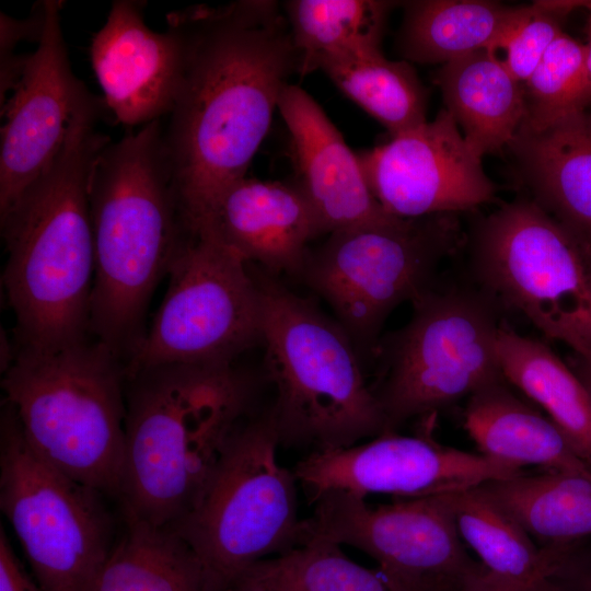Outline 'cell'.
Here are the masks:
<instances>
[{
    "instance_id": "cell-1",
    "label": "cell",
    "mask_w": 591,
    "mask_h": 591,
    "mask_svg": "<svg viewBox=\"0 0 591 591\" xmlns=\"http://www.w3.org/2000/svg\"><path fill=\"white\" fill-rule=\"evenodd\" d=\"M275 1L197 5L167 15L185 36L182 83L162 124L163 144L189 230L245 177L298 54Z\"/></svg>"
},
{
    "instance_id": "cell-2",
    "label": "cell",
    "mask_w": 591,
    "mask_h": 591,
    "mask_svg": "<svg viewBox=\"0 0 591 591\" xmlns=\"http://www.w3.org/2000/svg\"><path fill=\"white\" fill-rule=\"evenodd\" d=\"M254 395L255 382L234 363H164L126 374L123 517L179 524L252 414Z\"/></svg>"
},
{
    "instance_id": "cell-3",
    "label": "cell",
    "mask_w": 591,
    "mask_h": 591,
    "mask_svg": "<svg viewBox=\"0 0 591 591\" xmlns=\"http://www.w3.org/2000/svg\"><path fill=\"white\" fill-rule=\"evenodd\" d=\"M100 111L80 119L50 170L4 213L3 285L16 320L18 349L67 347L89 337L95 273L90 183L111 142Z\"/></svg>"
},
{
    "instance_id": "cell-4",
    "label": "cell",
    "mask_w": 591,
    "mask_h": 591,
    "mask_svg": "<svg viewBox=\"0 0 591 591\" xmlns=\"http://www.w3.org/2000/svg\"><path fill=\"white\" fill-rule=\"evenodd\" d=\"M90 213L95 255L90 334L126 364L147 332L151 297L188 233L162 119L101 151Z\"/></svg>"
},
{
    "instance_id": "cell-5",
    "label": "cell",
    "mask_w": 591,
    "mask_h": 591,
    "mask_svg": "<svg viewBox=\"0 0 591 591\" xmlns=\"http://www.w3.org/2000/svg\"><path fill=\"white\" fill-rule=\"evenodd\" d=\"M260 336L275 401L268 409L280 444L346 448L387 432L360 354L337 321L263 269Z\"/></svg>"
},
{
    "instance_id": "cell-6",
    "label": "cell",
    "mask_w": 591,
    "mask_h": 591,
    "mask_svg": "<svg viewBox=\"0 0 591 591\" xmlns=\"http://www.w3.org/2000/svg\"><path fill=\"white\" fill-rule=\"evenodd\" d=\"M4 401L53 467L118 499L125 459V363L92 336L55 350L18 349Z\"/></svg>"
},
{
    "instance_id": "cell-7",
    "label": "cell",
    "mask_w": 591,
    "mask_h": 591,
    "mask_svg": "<svg viewBox=\"0 0 591 591\" xmlns=\"http://www.w3.org/2000/svg\"><path fill=\"white\" fill-rule=\"evenodd\" d=\"M268 410L251 414L231 437L201 499L174 529L198 556L209 591H225L255 564L305 537L298 480L277 456Z\"/></svg>"
},
{
    "instance_id": "cell-8",
    "label": "cell",
    "mask_w": 591,
    "mask_h": 591,
    "mask_svg": "<svg viewBox=\"0 0 591 591\" xmlns=\"http://www.w3.org/2000/svg\"><path fill=\"white\" fill-rule=\"evenodd\" d=\"M478 288L572 351L591 349V251L530 198L479 219L470 236Z\"/></svg>"
},
{
    "instance_id": "cell-9",
    "label": "cell",
    "mask_w": 591,
    "mask_h": 591,
    "mask_svg": "<svg viewBox=\"0 0 591 591\" xmlns=\"http://www.w3.org/2000/svg\"><path fill=\"white\" fill-rule=\"evenodd\" d=\"M413 303L406 325L380 340L383 372L373 390L389 431L437 414L502 380L497 303L479 288L433 285Z\"/></svg>"
},
{
    "instance_id": "cell-10",
    "label": "cell",
    "mask_w": 591,
    "mask_h": 591,
    "mask_svg": "<svg viewBox=\"0 0 591 591\" xmlns=\"http://www.w3.org/2000/svg\"><path fill=\"white\" fill-rule=\"evenodd\" d=\"M300 275L332 308L360 356L375 354L395 308L434 285L440 263L461 242L456 213L390 216L329 233Z\"/></svg>"
},
{
    "instance_id": "cell-11",
    "label": "cell",
    "mask_w": 591,
    "mask_h": 591,
    "mask_svg": "<svg viewBox=\"0 0 591 591\" xmlns=\"http://www.w3.org/2000/svg\"><path fill=\"white\" fill-rule=\"evenodd\" d=\"M104 497L42 459L3 402L0 509L42 591L92 590L115 543Z\"/></svg>"
},
{
    "instance_id": "cell-12",
    "label": "cell",
    "mask_w": 591,
    "mask_h": 591,
    "mask_svg": "<svg viewBox=\"0 0 591 591\" xmlns=\"http://www.w3.org/2000/svg\"><path fill=\"white\" fill-rule=\"evenodd\" d=\"M165 297L126 374L164 363H233L259 341L260 292L248 264L211 231H189Z\"/></svg>"
},
{
    "instance_id": "cell-13",
    "label": "cell",
    "mask_w": 591,
    "mask_h": 591,
    "mask_svg": "<svg viewBox=\"0 0 591 591\" xmlns=\"http://www.w3.org/2000/svg\"><path fill=\"white\" fill-rule=\"evenodd\" d=\"M313 505L304 541L318 537L358 548L412 591H461L486 569L466 552L451 493L373 506L333 490Z\"/></svg>"
},
{
    "instance_id": "cell-14",
    "label": "cell",
    "mask_w": 591,
    "mask_h": 591,
    "mask_svg": "<svg viewBox=\"0 0 591 591\" xmlns=\"http://www.w3.org/2000/svg\"><path fill=\"white\" fill-rule=\"evenodd\" d=\"M437 414L421 417L415 434L395 431L346 448L313 450L292 470L313 503L341 490L361 497L386 494L401 499L443 495L510 478L523 470L462 451L432 436Z\"/></svg>"
},
{
    "instance_id": "cell-15",
    "label": "cell",
    "mask_w": 591,
    "mask_h": 591,
    "mask_svg": "<svg viewBox=\"0 0 591 591\" xmlns=\"http://www.w3.org/2000/svg\"><path fill=\"white\" fill-rule=\"evenodd\" d=\"M62 1H44L37 48L27 55L12 94L1 106L0 215L4 213L61 154L82 117L99 111L72 72L60 26Z\"/></svg>"
},
{
    "instance_id": "cell-16",
    "label": "cell",
    "mask_w": 591,
    "mask_h": 591,
    "mask_svg": "<svg viewBox=\"0 0 591 591\" xmlns=\"http://www.w3.org/2000/svg\"><path fill=\"white\" fill-rule=\"evenodd\" d=\"M358 157L374 198L397 218L457 213L495 199L483 158L445 108Z\"/></svg>"
},
{
    "instance_id": "cell-17",
    "label": "cell",
    "mask_w": 591,
    "mask_h": 591,
    "mask_svg": "<svg viewBox=\"0 0 591 591\" xmlns=\"http://www.w3.org/2000/svg\"><path fill=\"white\" fill-rule=\"evenodd\" d=\"M143 2L116 0L94 34L91 61L104 100L127 126L162 119L173 108L185 68L182 28L167 21L164 33L143 20Z\"/></svg>"
},
{
    "instance_id": "cell-18",
    "label": "cell",
    "mask_w": 591,
    "mask_h": 591,
    "mask_svg": "<svg viewBox=\"0 0 591 591\" xmlns=\"http://www.w3.org/2000/svg\"><path fill=\"white\" fill-rule=\"evenodd\" d=\"M278 109L291 137L298 185L316 212L323 233L391 216L374 198L358 154L306 91L287 84Z\"/></svg>"
},
{
    "instance_id": "cell-19",
    "label": "cell",
    "mask_w": 591,
    "mask_h": 591,
    "mask_svg": "<svg viewBox=\"0 0 591 591\" xmlns=\"http://www.w3.org/2000/svg\"><path fill=\"white\" fill-rule=\"evenodd\" d=\"M206 229L270 274L300 277L309 242L323 233L312 205L298 184L246 178L220 198ZM194 230V231H197Z\"/></svg>"
},
{
    "instance_id": "cell-20",
    "label": "cell",
    "mask_w": 591,
    "mask_h": 591,
    "mask_svg": "<svg viewBox=\"0 0 591 591\" xmlns=\"http://www.w3.org/2000/svg\"><path fill=\"white\" fill-rule=\"evenodd\" d=\"M584 114L543 130L520 128L508 148L530 199L591 251V132Z\"/></svg>"
},
{
    "instance_id": "cell-21",
    "label": "cell",
    "mask_w": 591,
    "mask_h": 591,
    "mask_svg": "<svg viewBox=\"0 0 591 591\" xmlns=\"http://www.w3.org/2000/svg\"><path fill=\"white\" fill-rule=\"evenodd\" d=\"M464 428L479 454L519 468L591 475L559 428L537 407L519 397L505 379L467 398Z\"/></svg>"
},
{
    "instance_id": "cell-22",
    "label": "cell",
    "mask_w": 591,
    "mask_h": 591,
    "mask_svg": "<svg viewBox=\"0 0 591 591\" xmlns=\"http://www.w3.org/2000/svg\"><path fill=\"white\" fill-rule=\"evenodd\" d=\"M436 83L478 155L510 146L525 117L523 88L493 53L478 50L442 65Z\"/></svg>"
},
{
    "instance_id": "cell-23",
    "label": "cell",
    "mask_w": 591,
    "mask_h": 591,
    "mask_svg": "<svg viewBox=\"0 0 591 591\" xmlns=\"http://www.w3.org/2000/svg\"><path fill=\"white\" fill-rule=\"evenodd\" d=\"M523 9L484 0L407 1L397 50L417 63L445 65L478 50L495 55Z\"/></svg>"
},
{
    "instance_id": "cell-24",
    "label": "cell",
    "mask_w": 591,
    "mask_h": 591,
    "mask_svg": "<svg viewBox=\"0 0 591 591\" xmlns=\"http://www.w3.org/2000/svg\"><path fill=\"white\" fill-rule=\"evenodd\" d=\"M497 354L506 382L536 404L591 465V395L570 366L545 343L503 324Z\"/></svg>"
},
{
    "instance_id": "cell-25",
    "label": "cell",
    "mask_w": 591,
    "mask_h": 591,
    "mask_svg": "<svg viewBox=\"0 0 591 591\" xmlns=\"http://www.w3.org/2000/svg\"><path fill=\"white\" fill-rule=\"evenodd\" d=\"M478 487L510 514L540 547L591 537V475L523 473L489 480Z\"/></svg>"
},
{
    "instance_id": "cell-26",
    "label": "cell",
    "mask_w": 591,
    "mask_h": 591,
    "mask_svg": "<svg viewBox=\"0 0 591 591\" xmlns=\"http://www.w3.org/2000/svg\"><path fill=\"white\" fill-rule=\"evenodd\" d=\"M124 521L91 591H209L198 556L174 528Z\"/></svg>"
},
{
    "instance_id": "cell-27",
    "label": "cell",
    "mask_w": 591,
    "mask_h": 591,
    "mask_svg": "<svg viewBox=\"0 0 591 591\" xmlns=\"http://www.w3.org/2000/svg\"><path fill=\"white\" fill-rule=\"evenodd\" d=\"M394 2L379 0H290L285 2L301 76L343 57L381 50Z\"/></svg>"
},
{
    "instance_id": "cell-28",
    "label": "cell",
    "mask_w": 591,
    "mask_h": 591,
    "mask_svg": "<svg viewBox=\"0 0 591 591\" xmlns=\"http://www.w3.org/2000/svg\"><path fill=\"white\" fill-rule=\"evenodd\" d=\"M461 538L490 572L515 580L532 591H557L541 547L478 486L451 493Z\"/></svg>"
},
{
    "instance_id": "cell-29",
    "label": "cell",
    "mask_w": 591,
    "mask_h": 591,
    "mask_svg": "<svg viewBox=\"0 0 591 591\" xmlns=\"http://www.w3.org/2000/svg\"><path fill=\"white\" fill-rule=\"evenodd\" d=\"M321 70L391 137L427 121L428 92L408 61L376 50L328 61Z\"/></svg>"
},
{
    "instance_id": "cell-30",
    "label": "cell",
    "mask_w": 591,
    "mask_h": 591,
    "mask_svg": "<svg viewBox=\"0 0 591 591\" xmlns=\"http://www.w3.org/2000/svg\"><path fill=\"white\" fill-rule=\"evenodd\" d=\"M525 117L520 128L537 131L586 113L591 103L586 46L563 32L522 83Z\"/></svg>"
},
{
    "instance_id": "cell-31",
    "label": "cell",
    "mask_w": 591,
    "mask_h": 591,
    "mask_svg": "<svg viewBox=\"0 0 591 591\" xmlns=\"http://www.w3.org/2000/svg\"><path fill=\"white\" fill-rule=\"evenodd\" d=\"M268 571L287 591H412L385 571L363 567L318 537L265 559Z\"/></svg>"
},
{
    "instance_id": "cell-32",
    "label": "cell",
    "mask_w": 591,
    "mask_h": 591,
    "mask_svg": "<svg viewBox=\"0 0 591 591\" xmlns=\"http://www.w3.org/2000/svg\"><path fill=\"white\" fill-rule=\"evenodd\" d=\"M563 16L546 1L524 5L519 20L495 54L503 51L500 61L519 82L523 83L531 76L549 46L564 32L560 27Z\"/></svg>"
},
{
    "instance_id": "cell-33",
    "label": "cell",
    "mask_w": 591,
    "mask_h": 591,
    "mask_svg": "<svg viewBox=\"0 0 591 591\" xmlns=\"http://www.w3.org/2000/svg\"><path fill=\"white\" fill-rule=\"evenodd\" d=\"M44 18V1L39 2L37 10L26 20H15L1 13V106L5 102V95L18 83L27 56H18L14 49L23 39L39 42Z\"/></svg>"
},
{
    "instance_id": "cell-34",
    "label": "cell",
    "mask_w": 591,
    "mask_h": 591,
    "mask_svg": "<svg viewBox=\"0 0 591 591\" xmlns=\"http://www.w3.org/2000/svg\"><path fill=\"white\" fill-rule=\"evenodd\" d=\"M541 548L557 591H591V537Z\"/></svg>"
},
{
    "instance_id": "cell-35",
    "label": "cell",
    "mask_w": 591,
    "mask_h": 591,
    "mask_svg": "<svg viewBox=\"0 0 591 591\" xmlns=\"http://www.w3.org/2000/svg\"><path fill=\"white\" fill-rule=\"evenodd\" d=\"M0 591H42L21 565L3 525L0 526Z\"/></svg>"
},
{
    "instance_id": "cell-36",
    "label": "cell",
    "mask_w": 591,
    "mask_h": 591,
    "mask_svg": "<svg viewBox=\"0 0 591 591\" xmlns=\"http://www.w3.org/2000/svg\"><path fill=\"white\" fill-rule=\"evenodd\" d=\"M225 591H287L268 571L264 560L240 575Z\"/></svg>"
},
{
    "instance_id": "cell-37",
    "label": "cell",
    "mask_w": 591,
    "mask_h": 591,
    "mask_svg": "<svg viewBox=\"0 0 591 591\" xmlns=\"http://www.w3.org/2000/svg\"><path fill=\"white\" fill-rule=\"evenodd\" d=\"M461 591H532L528 586L487 569L472 578Z\"/></svg>"
},
{
    "instance_id": "cell-38",
    "label": "cell",
    "mask_w": 591,
    "mask_h": 591,
    "mask_svg": "<svg viewBox=\"0 0 591 591\" xmlns=\"http://www.w3.org/2000/svg\"><path fill=\"white\" fill-rule=\"evenodd\" d=\"M559 8L569 13L573 9L584 8L589 11L587 20L586 69L589 90L591 92V1H557Z\"/></svg>"
},
{
    "instance_id": "cell-39",
    "label": "cell",
    "mask_w": 591,
    "mask_h": 591,
    "mask_svg": "<svg viewBox=\"0 0 591 591\" xmlns=\"http://www.w3.org/2000/svg\"><path fill=\"white\" fill-rule=\"evenodd\" d=\"M568 364L591 395V349L572 351Z\"/></svg>"
},
{
    "instance_id": "cell-40",
    "label": "cell",
    "mask_w": 591,
    "mask_h": 591,
    "mask_svg": "<svg viewBox=\"0 0 591 591\" xmlns=\"http://www.w3.org/2000/svg\"><path fill=\"white\" fill-rule=\"evenodd\" d=\"M18 355V348H14L13 344L10 341V338L7 336L5 332L1 329L0 338V370L1 374L5 373L10 367L13 364Z\"/></svg>"
},
{
    "instance_id": "cell-41",
    "label": "cell",
    "mask_w": 591,
    "mask_h": 591,
    "mask_svg": "<svg viewBox=\"0 0 591 591\" xmlns=\"http://www.w3.org/2000/svg\"><path fill=\"white\" fill-rule=\"evenodd\" d=\"M584 121H586L587 128L591 132V112L589 114H584Z\"/></svg>"
}]
</instances>
